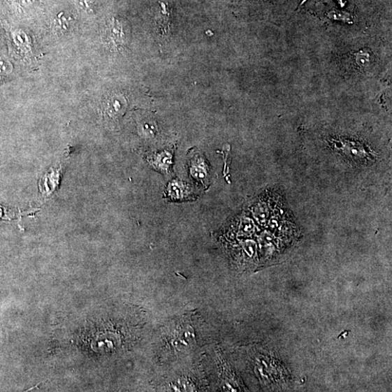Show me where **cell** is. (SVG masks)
<instances>
[{
  "label": "cell",
  "mask_w": 392,
  "mask_h": 392,
  "mask_svg": "<svg viewBox=\"0 0 392 392\" xmlns=\"http://www.w3.org/2000/svg\"><path fill=\"white\" fill-rule=\"evenodd\" d=\"M154 164L157 168L166 170L172 164V156L168 153L159 154L157 155V159H155Z\"/></svg>",
  "instance_id": "52a82bcc"
},
{
  "label": "cell",
  "mask_w": 392,
  "mask_h": 392,
  "mask_svg": "<svg viewBox=\"0 0 392 392\" xmlns=\"http://www.w3.org/2000/svg\"><path fill=\"white\" fill-rule=\"evenodd\" d=\"M200 159L194 161L191 168V173L196 180L203 181L206 180L208 176V170L206 165Z\"/></svg>",
  "instance_id": "5b68a950"
},
{
  "label": "cell",
  "mask_w": 392,
  "mask_h": 392,
  "mask_svg": "<svg viewBox=\"0 0 392 392\" xmlns=\"http://www.w3.org/2000/svg\"><path fill=\"white\" fill-rule=\"evenodd\" d=\"M124 23L116 17L106 24L102 34L103 43L110 49L119 50L126 47L129 36Z\"/></svg>",
  "instance_id": "6da1fadb"
},
{
  "label": "cell",
  "mask_w": 392,
  "mask_h": 392,
  "mask_svg": "<svg viewBox=\"0 0 392 392\" xmlns=\"http://www.w3.org/2000/svg\"><path fill=\"white\" fill-rule=\"evenodd\" d=\"M73 17L64 12L59 13L52 22V29L56 34L67 33L73 26Z\"/></svg>",
  "instance_id": "3957f363"
},
{
  "label": "cell",
  "mask_w": 392,
  "mask_h": 392,
  "mask_svg": "<svg viewBox=\"0 0 392 392\" xmlns=\"http://www.w3.org/2000/svg\"><path fill=\"white\" fill-rule=\"evenodd\" d=\"M126 101L124 96L120 95L110 96L106 101L105 111L110 118L119 117L124 113Z\"/></svg>",
  "instance_id": "7a4b0ae2"
},
{
  "label": "cell",
  "mask_w": 392,
  "mask_h": 392,
  "mask_svg": "<svg viewBox=\"0 0 392 392\" xmlns=\"http://www.w3.org/2000/svg\"><path fill=\"white\" fill-rule=\"evenodd\" d=\"M12 71L11 64L6 59L0 58V84L10 75Z\"/></svg>",
  "instance_id": "8992f818"
},
{
  "label": "cell",
  "mask_w": 392,
  "mask_h": 392,
  "mask_svg": "<svg viewBox=\"0 0 392 392\" xmlns=\"http://www.w3.org/2000/svg\"><path fill=\"white\" fill-rule=\"evenodd\" d=\"M168 196L174 199H182L190 194L189 187L184 183L174 181L171 182L167 189Z\"/></svg>",
  "instance_id": "277c9868"
},
{
  "label": "cell",
  "mask_w": 392,
  "mask_h": 392,
  "mask_svg": "<svg viewBox=\"0 0 392 392\" xmlns=\"http://www.w3.org/2000/svg\"><path fill=\"white\" fill-rule=\"evenodd\" d=\"M80 9L86 13H91L96 7V0H76Z\"/></svg>",
  "instance_id": "ba28073f"
}]
</instances>
